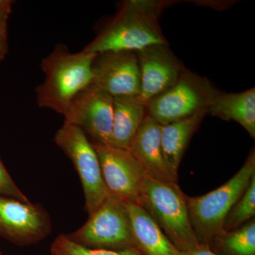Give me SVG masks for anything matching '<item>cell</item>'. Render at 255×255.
I'll return each mask as SVG.
<instances>
[{
    "mask_svg": "<svg viewBox=\"0 0 255 255\" xmlns=\"http://www.w3.org/2000/svg\"><path fill=\"white\" fill-rule=\"evenodd\" d=\"M167 2L125 1L115 18L82 50L100 54L105 52H137L156 44H167L158 18Z\"/></svg>",
    "mask_w": 255,
    "mask_h": 255,
    "instance_id": "cell-1",
    "label": "cell"
},
{
    "mask_svg": "<svg viewBox=\"0 0 255 255\" xmlns=\"http://www.w3.org/2000/svg\"><path fill=\"white\" fill-rule=\"evenodd\" d=\"M96 55L83 50L72 53L57 45L41 63L45 78L36 89L38 105L64 116L74 97L91 85Z\"/></svg>",
    "mask_w": 255,
    "mask_h": 255,
    "instance_id": "cell-2",
    "label": "cell"
},
{
    "mask_svg": "<svg viewBox=\"0 0 255 255\" xmlns=\"http://www.w3.org/2000/svg\"><path fill=\"white\" fill-rule=\"evenodd\" d=\"M255 174V150L253 148L243 167L227 182L204 195L187 196L189 219L199 246L209 247L223 232L226 216L244 194Z\"/></svg>",
    "mask_w": 255,
    "mask_h": 255,
    "instance_id": "cell-3",
    "label": "cell"
},
{
    "mask_svg": "<svg viewBox=\"0 0 255 255\" xmlns=\"http://www.w3.org/2000/svg\"><path fill=\"white\" fill-rule=\"evenodd\" d=\"M140 206L179 251H190L199 246L189 219L187 195L179 184L146 176Z\"/></svg>",
    "mask_w": 255,
    "mask_h": 255,
    "instance_id": "cell-4",
    "label": "cell"
},
{
    "mask_svg": "<svg viewBox=\"0 0 255 255\" xmlns=\"http://www.w3.org/2000/svg\"><path fill=\"white\" fill-rule=\"evenodd\" d=\"M68 236L92 249L120 251L137 248L127 204L110 193L87 222Z\"/></svg>",
    "mask_w": 255,
    "mask_h": 255,
    "instance_id": "cell-5",
    "label": "cell"
},
{
    "mask_svg": "<svg viewBox=\"0 0 255 255\" xmlns=\"http://www.w3.org/2000/svg\"><path fill=\"white\" fill-rule=\"evenodd\" d=\"M217 90L209 80L184 70L175 84L146 105V114L159 125L165 126L207 112Z\"/></svg>",
    "mask_w": 255,
    "mask_h": 255,
    "instance_id": "cell-6",
    "label": "cell"
},
{
    "mask_svg": "<svg viewBox=\"0 0 255 255\" xmlns=\"http://www.w3.org/2000/svg\"><path fill=\"white\" fill-rule=\"evenodd\" d=\"M54 141L78 172L85 194V211L90 216L109 194L93 144L82 129L67 123L58 129Z\"/></svg>",
    "mask_w": 255,
    "mask_h": 255,
    "instance_id": "cell-7",
    "label": "cell"
},
{
    "mask_svg": "<svg viewBox=\"0 0 255 255\" xmlns=\"http://www.w3.org/2000/svg\"><path fill=\"white\" fill-rule=\"evenodd\" d=\"M98 156L102 177L109 193L126 204L140 206L146 176L141 164L130 151L92 143Z\"/></svg>",
    "mask_w": 255,
    "mask_h": 255,
    "instance_id": "cell-8",
    "label": "cell"
},
{
    "mask_svg": "<svg viewBox=\"0 0 255 255\" xmlns=\"http://www.w3.org/2000/svg\"><path fill=\"white\" fill-rule=\"evenodd\" d=\"M113 115V97L90 85L70 102L64 123L80 128L92 143L110 145Z\"/></svg>",
    "mask_w": 255,
    "mask_h": 255,
    "instance_id": "cell-9",
    "label": "cell"
},
{
    "mask_svg": "<svg viewBox=\"0 0 255 255\" xmlns=\"http://www.w3.org/2000/svg\"><path fill=\"white\" fill-rule=\"evenodd\" d=\"M52 231V221L39 204L0 194V236L17 246L35 244Z\"/></svg>",
    "mask_w": 255,
    "mask_h": 255,
    "instance_id": "cell-10",
    "label": "cell"
},
{
    "mask_svg": "<svg viewBox=\"0 0 255 255\" xmlns=\"http://www.w3.org/2000/svg\"><path fill=\"white\" fill-rule=\"evenodd\" d=\"M92 72L91 85L113 98L140 95V68L135 52L110 51L97 54Z\"/></svg>",
    "mask_w": 255,
    "mask_h": 255,
    "instance_id": "cell-11",
    "label": "cell"
},
{
    "mask_svg": "<svg viewBox=\"0 0 255 255\" xmlns=\"http://www.w3.org/2000/svg\"><path fill=\"white\" fill-rule=\"evenodd\" d=\"M140 73L137 98L143 105L173 86L184 68L167 44L152 45L135 52Z\"/></svg>",
    "mask_w": 255,
    "mask_h": 255,
    "instance_id": "cell-12",
    "label": "cell"
},
{
    "mask_svg": "<svg viewBox=\"0 0 255 255\" xmlns=\"http://www.w3.org/2000/svg\"><path fill=\"white\" fill-rule=\"evenodd\" d=\"M160 135L161 125L146 114L128 150L149 177L161 182L178 184L171 177L164 163Z\"/></svg>",
    "mask_w": 255,
    "mask_h": 255,
    "instance_id": "cell-13",
    "label": "cell"
},
{
    "mask_svg": "<svg viewBox=\"0 0 255 255\" xmlns=\"http://www.w3.org/2000/svg\"><path fill=\"white\" fill-rule=\"evenodd\" d=\"M206 114V111H201L187 118L161 126V148L164 163L176 182L179 179V167L183 156Z\"/></svg>",
    "mask_w": 255,
    "mask_h": 255,
    "instance_id": "cell-14",
    "label": "cell"
},
{
    "mask_svg": "<svg viewBox=\"0 0 255 255\" xmlns=\"http://www.w3.org/2000/svg\"><path fill=\"white\" fill-rule=\"evenodd\" d=\"M134 238L145 255H181L182 252L169 241L150 215L140 206L127 204Z\"/></svg>",
    "mask_w": 255,
    "mask_h": 255,
    "instance_id": "cell-15",
    "label": "cell"
},
{
    "mask_svg": "<svg viewBox=\"0 0 255 255\" xmlns=\"http://www.w3.org/2000/svg\"><path fill=\"white\" fill-rule=\"evenodd\" d=\"M207 113L225 121H235L255 138V88L240 93L219 92L210 104Z\"/></svg>",
    "mask_w": 255,
    "mask_h": 255,
    "instance_id": "cell-16",
    "label": "cell"
},
{
    "mask_svg": "<svg viewBox=\"0 0 255 255\" xmlns=\"http://www.w3.org/2000/svg\"><path fill=\"white\" fill-rule=\"evenodd\" d=\"M146 114L145 105L136 97L114 98L113 125L110 145L128 150Z\"/></svg>",
    "mask_w": 255,
    "mask_h": 255,
    "instance_id": "cell-17",
    "label": "cell"
},
{
    "mask_svg": "<svg viewBox=\"0 0 255 255\" xmlns=\"http://www.w3.org/2000/svg\"><path fill=\"white\" fill-rule=\"evenodd\" d=\"M209 248L216 255H255V219L234 231H223Z\"/></svg>",
    "mask_w": 255,
    "mask_h": 255,
    "instance_id": "cell-18",
    "label": "cell"
},
{
    "mask_svg": "<svg viewBox=\"0 0 255 255\" xmlns=\"http://www.w3.org/2000/svg\"><path fill=\"white\" fill-rule=\"evenodd\" d=\"M255 216V174L244 194L228 213L224 223L223 231H234L249 222Z\"/></svg>",
    "mask_w": 255,
    "mask_h": 255,
    "instance_id": "cell-19",
    "label": "cell"
},
{
    "mask_svg": "<svg viewBox=\"0 0 255 255\" xmlns=\"http://www.w3.org/2000/svg\"><path fill=\"white\" fill-rule=\"evenodd\" d=\"M51 254L55 255H145L138 248L114 251L92 249L75 243L68 235H60L51 246Z\"/></svg>",
    "mask_w": 255,
    "mask_h": 255,
    "instance_id": "cell-20",
    "label": "cell"
},
{
    "mask_svg": "<svg viewBox=\"0 0 255 255\" xmlns=\"http://www.w3.org/2000/svg\"><path fill=\"white\" fill-rule=\"evenodd\" d=\"M0 194L3 196L14 198L23 201L28 202V198L18 189L12 178L4 167L2 161L0 158Z\"/></svg>",
    "mask_w": 255,
    "mask_h": 255,
    "instance_id": "cell-21",
    "label": "cell"
},
{
    "mask_svg": "<svg viewBox=\"0 0 255 255\" xmlns=\"http://www.w3.org/2000/svg\"><path fill=\"white\" fill-rule=\"evenodd\" d=\"M8 19H0V63L4 59L9 51V33H8Z\"/></svg>",
    "mask_w": 255,
    "mask_h": 255,
    "instance_id": "cell-22",
    "label": "cell"
},
{
    "mask_svg": "<svg viewBox=\"0 0 255 255\" xmlns=\"http://www.w3.org/2000/svg\"><path fill=\"white\" fill-rule=\"evenodd\" d=\"M14 1L11 0H0V19L9 18L12 10Z\"/></svg>",
    "mask_w": 255,
    "mask_h": 255,
    "instance_id": "cell-23",
    "label": "cell"
},
{
    "mask_svg": "<svg viewBox=\"0 0 255 255\" xmlns=\"http://www.w3.org/2000/svg\"><path fill=\"white\" fill-rule=\"evenodd\" d=\"M181 255H216L209 247L199 246L197 248L186 252H182Z\"/></svg>",
    "mask_w": 255,
    "mask_h": 255,
    "instance_id": "cell-24",
    "label": "cell"
},
{
    "mask_svg": "<svg viewBox=\"0 0 255 255\" xmlns=\"http://www.w3.org/2000/svg\"><path fill=\"white\" fill-rule=\"evenodd\" d=\"M0 255H1V252H0Z\"/></svg>",
    "mask_w": 255,
    "mask_h": 255,
    "instance_id": "cell-25",
    "label": "cell"
},
{
    "mask_svg": "<svg viewBox=\"0 0 255 255\" xmlns=\"http://www.w3.org/2000/svg\"><path fill=\"white\" fill-rule=\"evenodd\" d=\"M52 255H55L52 254Z\"/></svg>",
    "mask_w": 255,
    "mask_h": 255,
    "instance_id": "cell-26",
    "label": "cell"
}]
</instances>
